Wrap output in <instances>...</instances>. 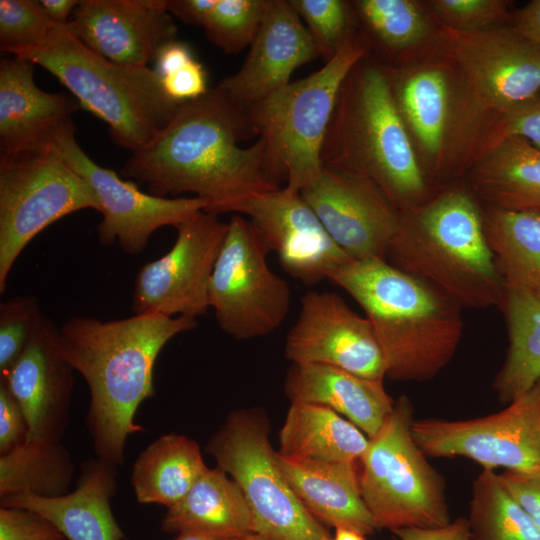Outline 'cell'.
I'll list each match as a JSON object with an SVG mask.
<instances>
[{"mask_svg":"<svg viewBox=\"0 0 540 540\" xmlns=\"http://www.w3.org/2000/svg\"><path fill=\"white\" fill-rule=\"evenodd\" d=\"M253 136L246 110L216 86L181 104L149 144L132 152L121 174L154 196L193 193L208 203L205 211L228 213L245 197L281 188L267 172L263 141L239 145Z\"/></svg>","mask_w":540,"mask_h":540,"instance_id":"1","label":"cell"},{"mask_svg":"<svg viewBox=\"0 0 540 540\" xmlns=\"http://www.w3.org/2000/svg\"><path fill=\"white\" fill-rule=\"evenodd\" d=\"M196 327L195 318L161 314L108 321L73 316L60 327L61 351L89 388L85 422L96 458L123 464L127 438L144 431L134 417L155 394L153 372L161 350Z\"/></svg>","mask_w":540,"mask_h":540,"instance_id":"2","label":"cell"},{"mask_svg":"<svg viewBox=\"0 0 540 540\" xmlns=\"http://www.w3.org/2000/svg\"><path fill=\"white\" fill-rule=\"evenodd\" d=\"M361 306L386 362V377L423 382L452 359L463 335L461 307L387 260H351L328 277Z\"/></svg>","mask_w":540,"mask_h":540,"instance_id":"3","label":"cell"},{"mask_svg":"<svg viewBox=\"0 0 540 540\" xmlns=\"http://www.w3.org/2000/svg\"><path fill=\"white\" fill-rule=\"evenodd\" d=\"M387 258L461 308L503 304L506 287L485 236L483 211L463 189L400 211Z\"/></svg>","mask_w":540,"mask_h":540,"instance_id":"4","label":"cell"},{"mask_svg":"<svg viewBox=\"0 0 540 540\" xmlns=\"http://www.w3.org/2000/svg\"><path fill=\"white\" fill-rule=\"evenodd\" d=\"M365 60L340 88L322 167L372 181L403 211L422 201L425 179L383 67Z\"/></svg>","mask_w":540,"mask_h":540,"instance_id":"5","label":"cell"},{"mask_svg":"<svg viewBox=\"0 0 540 540\" xmlns=\"http://www.w3.org/2000/svg\"><path fill=\"white\" fill-rule=\"evenodd\" d=\"M7 52L48 70L82 108L107 124L118 146L132 152L149 144L181 105L165 93L154 69L115 63L88 48L66 25L54 24L37 45Z\"/></svg>","mask_w":540,"mask_h":540,"instance_id":"6","label":"cell"},{"mask_svg":"<svg viewBox=\"0 0 540 540\" xmlns=\"http://www.w3.org/2000/svg\"><path fill=\"white\" fill-rule=\"evenodd\" d=\"M367 51L355 35L321 69L246 110L253 135L264 143L267 172L278 186L285 180L286 188L300 192L320 175L321 149L340 88Z\"/></svg>","mask_w":540,"mask_h":540,"instance_id":"7","label":"cell"},{"mask_svg":"<svg viewBox=\"0 0 540 540\" xmlns=\"http://www.w3.org/2000/svg\"><path fill=\"white\" fill-rule=\"evenodd\" d=\"M413 407L406 396L360 459L362 498L376 528H437L451 522L441 475L429 464L412 434Z\"/></svg>","mask_w":540,"mask_h":540,"instance_id":"8","label":"cell"},{"mask_svg":"<svg viewBox=\"0 0 540 540\" xmlns=\"http://www.w3.org/2000/svg\"><path fill=\"white\" fill-rule=\"evenodd\" d=\"M270 423L260 408L231 412L206 450L241 489L254 532L271 540H323V524L298 499L270 443Z\"/></svg>","mask_w":540,"mask_h":540,"instance_id":"9","label":"cell"},{"mask_svg":"<svg viewBox=\"0 0 540 540\" xmlns=\"http://www.w3.org/2000/svg\"><path fill=\"white\" fill-rule=\"evenodd\" d=\"M100 211L89 185L48 148L0 155V294L24 248L57 220Z\"/></svg>","mask_w":540,"mask_h":540,"instance_id":"10","label":"cell"},{"mask_svg":"<svg viewBox=\"0 0 540 540\" xmlns=\"http://www.w3.org/2000/svg\"><path fill=\"white\" fill-rule=\"evenodd\" d=\"M270 251L250 220L231 217L209 284V306L236 340L268 335L287 318L290 288L269 267Z\"/></svg>","mask_w":540,"mask_h":540,"instance_id":"11","label":"cell"},{"mask_svg":"<svg viewBox=\"0 0 540 540\" xmlns=\"http://www.w3.org/2000/svg\"><path fill=\"white\" fill-rule=\"evenodd\" d=\"M72 119L60 123L36 148H48L91 188L102 220L97 226L102 246L115 243L129 255H139L152 234L163 226L175 228L208 203L198 197H158L142 192L133 182L95 163L75 138Z\"/></svg>","mask_w":540,"mask_h":540,"instance_id":"12","label":"cell"},{"mask_svg":"<svg viewBox=\"0 0 540 540\" xmlns=\"http://www.w3.org/2000/svg\"><path fill=\"white\" fill-rule=\"evenodd\" d=\"M412 434L426 456L467 457L483 469H540V379L498 413L461 421H413Z\"/></svg>","mask_w":540,"mask_h":540,"instance_id":"13","label":"cell"},{"mask_svg":"<svg viewBox=\"0 0 540 540\" xmlns=\"http://www.w3.org/2000/svg\"><path fill=\"white\" fill-rule=\"evenodd\" d=\"M173 247L138 271L132 312L197 318L209 309V284L228 223L201 210L177 227Z\"/></svg>","mask_w":540,"mask_h":540,"instance_id":"14","label":"cell"},{"mask_svg":"<svg viewBox=\"0 0 540 540\" xmlns=\"http://www.w3.org/2000/svg\"><path fill=\"white\" fill-rule=\"evenodd\" d=\"M440 38L479 103L498 115L540 91V45L512 26L474 30L444 27Z\"/></svg>","mask_w":540,"mask_h":540,"instance_id":"15","label":"cell"},{"mask_svg":"<svg viewBox=\"0 0 540 540\" xmlns=\"http://www.w3.org/2000/svg\"><path fill=\"white\" fill-rule=\"evenodd\" d=\"M292 364H324L374 380L386 377V362L373 326L336 293L308 291L286 337Z\"/></svg>","mask_w":540,"mask_h":540,"instance_id":"16","label":"cell"},{"mask_svg":"<svg viewBox=\"0 0 540 540\" xmlns=\"http://www.w3.org/2000/svg\"><path fill=\"white\" fill-rule=\"evenodd\" d=\"M300 194L352 260H387L400 211L375 183L322 168Z\"/></svg>","mask_w":540,"mask_h":540,"instance_id":"17","label":"cell"},{"mask_svg":"<svg viewBox=\"0 0 540 540\" xmlns=\"http://www.w3.org/2000/svg\"><path fill=\"white\" fill-rule=\"evenodd\" d=\"M228 212L246 215L278 254L283 269L307 285L316 284L351 261L331 239L300 192L281 187L245 197Z\"/></svg>","mask_w":540,"mask_h":540,"instance_id":"18","label":"cell"},{"mask_svg":"<svg viewBox=\"0 0 540 540\" xmlns=\"http://www.w3.org/2000/svg\"><path fill=\"white\" fill-rule=\"evenodd\" d=\"M74 372L61 351L59 328L44 316L24 352L0 374L24 413L26 441L61 443L69 424Z\"/></svg>","mask_w":540,"mask_h":540,"instance_id":"19","label":"cell"},{"mask_svg":"<svg viewBox=\"0 0 540 540\" xmlns=\"http://www.w3.org/2000/svg\"><path fill=\"white\" fill-rule=\"evenodd\" d=\"M66 26L97 54L130 67H148L178 33L167 0H81Z\"/></svg>","mask_w":540,"mask_h":540,"instance_id":"20","label":"cell"},{"mask_svg":"<svg viewBox=\"0 0 540 540\" xmlns=\"http://www.w3.org/2000/svg\"><path fill=\"white\" fill-rule=\"evenodd\" d=\"M319 57L308 29L289 0H268L258 33L240 69L217 87L247 110L290 83L292 73Z\"/></svg>","mask_w":540,"mask_h":540,"instance_id":"21","label":"cell"},{"mask_svg":"<svg viewBox=\"0 0 540 540\" xmlns=\"http://www.w3.org/2000/svg\"><path fill=\"white\" fill-rule=\"evenodd\" d=\"M116 465L95 458L81 464L77 487L53 498L30 493L0 498L4 507L33 510L56 525L67 540H123L111 509L117 489Z\"/></svg>","mask_w":540,"mask_h":540,"instance_id":"22","label":"cell"},{"mask_svg":"<svg viewBox=\"0 0 540 540\" xmlns=\"http://www.w3.org/2000/svg\"><path fill=\"white\" fill-rule=\"evenodd\" d=\"M34 66L14 55L0 61L1 155L37 148L80 107L65 94L38 88Z\"/></svg>","mask_w":540,"mask_h":540,"instance_id":"23","label":"cell"},{"mask_svg":"<svg viewBox=\"0 0 540 540\" xmlns=\"http://www.w3.org/2000/svg\"><path fill=\"white\" fill-rule=\"evenodd\" d=\"M284 392L291 402L325 406L345 416L368 438L382 428L395 404L383 380L324 364H292Z\"/></svg>","mask_w":540,"mask_h":540,"instance_id":"24","label":"cell"},{"mask_svg":"<svg viewBox=\"0 0 540 540\" xmlns=\"http://www.w3.org/2000/svg\"><path fill=\"white\" fill-rule=\"evenodd\" d=\"M283 475L319 522L363 535L377 528L361 493L356 463L288 458L277 452Z\"/></svg>","mask_w":540,"mask_h":540,"instance_id":"25","label":"cell"},{"mask_svg":"<svg viewBox=\"0 0 540 540\" xmlns=\"http://www.w3.org/2000/svg\"><path fill=\"white\" fill-rule=\"evenodd\" d=\"M162 530L197 533L212 540H233L254 532L241 489L218 467L208 468L180 501L167 508Z\"/></svg>","mask_w":540,"mask_h":540,"instance_id":"26","label":"cell"},{"mask_svg":"<svg viewBox=\"0 0 540 540\" xmlns=\"http://www.w3.org/2000/svg\"><path fill=\"white\" fill-rule=\"evenodd\" d=\"M470 182L487 206L540 212V148L521 137L506 138L476 158Z\"/></svg>","mask_w":540,"mask_h":540,"instance_id":"27","label":"cell"},{"mask_svg":"<svg viewBox=\"0 0 540 540\" xmlns=\"http://www.w3.org/2000/svg\"><path fill=\"white\" fill-rule=\"evenodd\" d=\"M279 454L288 458L356 463L369 438L325 406L291 402L279 433Z\"/></svg>","mask_w":540,"mask_h":540,"instance_id":"28","label":"cell"},{"mask_svg":"<svg viewBox=\"0 0 540 540\" xmlns=\"http://www.w3.org/2000/svg\"><path fill=\"white\" fill-rule=\"evenodd\" d=\"M208 469L196 441L166 434L148 445L131 472L135 496L142 504L167 508L180 501Z\"/></svg>","mask_w":540,"mask_h":540,"instance_id":"29","label":"cell"},{"mask_svg":"<svg viewBox=\"0 0 540 540\" xmlns=\"http://www.w3.org/2000/svg\"><path fill=\"white\" fill-rule=\"evenodd\" d=\"M483 224L506 289L540 294V212L487 206Z\"/></svg>","mask_w":540,"mask_h":540,"instance_id":"30","label":"cell"},{"mask_svg":"<svg viewBox=\"0 0 540 540\" xmlns=\"http://www.w3.org/2000/svg\"><path fill=\"white\" fill-rule=\"evenodd\" d=\"M501 308L509 346L494 389L501 402L510 403L540 379V294L506 289Z\"/></svg>","mask_w":540,"mask_h":540,"instance_id":"31","label":"cell"},{"mask_svg":"<svg viewBox=\"0 0 540 540\" xmlns=\"http://www.w3.org/2000/svg\"><path fill=\"white\" fill-rule=\"evenodd\" d=\"M74 463L61 443L25 441L0 456V498L30 493L53 498L69 493Z\"/></svg>","mask_w":540,"mask_h":540,"instance_id":"32","label":"cell"},{"mask_svg":"<svg viewBox=\"0 0 540 540\" xmlns=\"http://www.w3.org/2000/svg\"><path fill=\"white\" fill-rule=\"evenodd\" d=\"M385 70L396 105L424 150L441 149L449 110V83L437 68H425L402 78Z\"/></svg>","mask_w":540,"mask_h":540,"instance_id":"33","label":"cell"},{"mask_svg":"<svg viewBox=\"0 0 540 540\" xmlns=\"http://www.w3.org/2000/svg\"><path fill=\"white\" fill-rule=\"evenodd\" d=\"M469 540H540V529L500 483L492 469H483L473 483Z\"/></svg>","mask_w":540,"mask_h":540,"instance_id":"34","label":"cell"},{"mask_svg":"<svg viewBox=\"0 0 540 540\" xmlns=\"http://www.w3.org/2000/svg\"><path fill=\"white\" fill-rule=\"evenodd\" d=\"M352 6L370 33L389 50L406 49L427 35V21L413 1L359 0Z\"/></svg>","mask_w":540,"mask_h":540,"instance_id":"35","label":"cell"},{"mask_svg":"<svg viewBox=\"0 0 540 540\" xmlns=\"http://www.w3.org/2000/svg\"><path fill=\"white\" fill-rule=\"evenodd\" d=\"M268 0H217L203 29L207 39L227 54L250 47L262 24Z\"/></svg>","mask_w":540,"mask_h":540,"instance_id":"36","label":"cell"},{"mask_svg":"<svg viewBox=\"0 0 540 540\" xmlns=\"http://www.w3.org/2000/svg\"><path fill=\"white\" fill-rule=\"evenodd\" d=\"M305 24L320 57L329 61L355 35L351 30V6L343 0H289Z\"/></svg>","mask_w":540,"mask_h":540,"instance_id":"37","label":"cell"},{"mask_svg":"<svg viewBox=\"0 0 540 540\" xmlns=\"http://www.w3.org/2000/svg\"><path fill=\"white\" fill-rule=\"evenodd\" d=\"M43 318L35 296L19 295L0 303V374L24 352Z\"/></svg>","mask_w":540,"mask_h":540,"instance_id":"38","label":"cell"},{"mask_svg":"<svg viewBox=\"0 0 540 540\" xmlns=\"http://www.w3.org/2000/svg\"><path fill=\"white\" fill-rule=\"evenodd\" d=\"M53 25L40 1L0 0V49L2 52L41 43Z\"/></svg>","mask_w":540,"mask_h":540,"instance_id":"39","label":"cell"},{"mask_svg":"<svg viewBox=\"0 0 540 540\" xmlns=\"http://www.w3.org/2000/svg\"><path fill=\"white\" fill-rule=\"evenodd\" d=\"M510 2L502 0H436L431 5L448 28L482 29L507 17Z\"/></svg>","mask_w":540,"mask_h":540,"instance_id":"40","label":"cell"},{"mask_svg":"<svg viewBox=\"0 0 540 540\" xmlns=\"http://www.w3.org/2000/svg\"><path fill=\"white\" fill-rule=\"evenodd\" d=\"M509 137H521L540 148V91L498 115L482 141L480 155Z\"/></svg>","mask_w":540,"mask_h":540,"instance_id":"41","label":"cell"},{"mask_svg":"<svg viewBox=\"0 0 540 540\" xmlns=\"http://www.w3.org/2000/svg\"><path fill=\"white\" fill-rule=\"evenodd\" d=\"M0 540H67L43 515L25 508H0Z\"/></svg>","mask_w":540,"mask_h":540,"instance_id":"42","label":"cell"},{"mask_svg":"<svg viewBox=\"0 0 540 540\" xmlns=\"http://www.w3.org/2000/svg\"><path fill=\"white\" fill-rule=\"evenodd\" d=\"M160 80L165 93L179 104L197 100L209 91L206 70L196 59Z\"/></svg>","mask_w":540,"mask_h":540,"instance_id":"43","label":"cell"},{"mask_svg":"<svg viewBox=\"0 0 540 540\" xmlns=\"http://www.w3.org/2000/svg\"><path fill=\"white\" fill-rule=\"evenodd\" d=\"M24 413L6 384L0 380V454L4 455L27 440Z\"/></svg>","mask_w":540,"mask_h":540,"instance_id":"44","label":"cell"},{"mask_svg":"<svg viewBox=\"0 0 540 540\" xmlns=\"http://www.w3.org/2000/svg\"><path fill=\"white\" fill-rule=\"evenodd\" d=\"M497 476L502 486L540 529V469L530 472L506 470Z\"/></svg>","mask_w":540,"mask_h":540,"instance_id":"45","label":"cell"},{"mask_svg":"<svg viewBox=\"0 0 540 540\" xmlns=\"http://www.w3.org/2000/svg\"><path fill=\"white\" fill-rule=\"evenodd\" d=\"M397 540H469L466 517H459L437 528H401L392 531Z\"/></svg>","mask_w":540,"mask_h":540,"instance_id":"46","label":"cell"},{"mask_svg":"<svg viewBox=\"0 0 540 540\" xmlns=\"http://www.w3.org/2000/svg\"><path fill=\"white\" fill-rule=\"evenodd\" d=\"M193 59L195 58L188 44L173 40L165 43L157 52L154 71L161 79Z\"/></svg>","mask_w":540,"mask_h":540,"instance_id":"47","label":"cell"},{"mask_svg":"<svg viewBox=\"0 0 540 540\" xmlns=\"http://www.w3.org/2000/svg\"><path fill=\"white\" fill-rule=\"evenodd\" d=\"M217 0H167L169 13L183 23L203 27Z\"/></svg>","mask_w":540,"mask_h":540,"instance_id":"48","label":"cell"},{"mask_svg":"<svg viewBox=\"0 0 540 540\" xmlns=\"http://www.w3.org/2000/svg\"><path fill=\"white\" fill-rule=\"evenodd\" d=\"M512 27L524 38L540 45V0H533L518 10Z\"/></svg>","mask_w":540,"mask_h":540,"instance_id":"49","label":"cell"},{"mask_svg":"<svg viewBox=\"0 0 540 540\" xmlns=\"http://www.w3.org/2000/svg\"><path fill=\"white\" fill-rule=\"evenodd\" d=\"M40 4L48 18L54 24L66 25L74 10L80 4L78 0H41Z\"/></svg>","mask_w":540,"mask_h":540,"instance_id":"50","label":"cell"},{"mask_svg":"<svg viewBox=\"0 0 540 540\" xmlns=\"http://www.w3.org/2000/svg\"><path fill=\"white\" fill-rule=\"evenodd\" d=\"M332 540H366L365 535L353 530L338 528L335 529V537Z\"/></svg>","mask_w":540,"mask_h":540,"instance_id":"51","label":"cell"},{"mask_svg":"<svg viewBox=\"0 0 540 540\" xmlns=\"http://www.w3.org/2000/svg\"><path fill=\"white\" fill-rule=\"evenodd\" d=\"M233 540H271V539L256 532H249Z\"/></svg>","mask_w":540,"mask_h":540,"instance_id":"52","label":"cell"},{"mask_svg":"<svg viewBox=\"0 0 540 540\" xmlns=\"http://www.w3.org/2000/svg\"><path fill=\"white\" fill-rule=\"evenodd\" d=\"M323 540H332V539L329 536H327Z\"/></svg>","mask_w":540,"mask_h":540,"instance_id":"53","label":"cell"}]
</instances>
